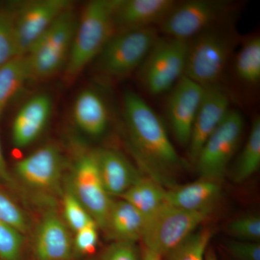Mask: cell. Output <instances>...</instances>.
<instances>
[{"label":"cell","instance_id":"obj_1","mask_svg":"<svg viewBox=\"0 0 260 260\" xmlns=\"http://www.w3.org/2000/svg\"><path fill=\"white\" fill-rule=\"evenodd\" d=\"M124 119L137 160L150 179L167 189L177 186L176 177L186 167L169 139L161 119L133 91L123 95Z\"/></svg>","mask_w":260,"mask_h":260},{"label":"cell","instance_id":"obj_2","mask_svg":"<svg viewBox=\"0 0 260 260\" xmlns=\"http://www.w3.org/2000/svg\"><path fill=\"white\" fill-rule=\"evenodd\" d=\"M119 0H93L78 16L71 51L63 73L66 81L76 79L93 62L116 32L114 12Z\"/></svg>","mask_w":260,"mask_h":260},{"label":"cell","instance_id":"obj_3","mask_svg":"<svg viewBox=\"0 0 260 260\" xmlns=\"http://www.w3.org/2000/svg\"><path fill=\"white\" fill-rule=\"evenodd\" d=\"M78 16L73 7L61 13L25 54L30 80H43L64 70L71 51Z\"/></svg>","mask_w":260,"mask_h":260},{"label":"cell","instance_id":"obj_4","mask_svg":"<svg viewBox=\"0 0 260 260\" xmlns=\"http://www.w3.org/2000/svg\"><path fill=\"white\" fill-rule=\"evenodd\" d=\"M159 38L155 27L116 32L95 58V68L112 79L124 78L138 70Z\"/></svg>","mask_w":260,"mask_h":260},{"label":"cell","instance_id":"obj_5","mask_svg":"<svg viewBox=\"0 0 260 260\" xmlns=\"http://www.w3.org/2000/svg\"><path fill=\"white\" fill-rule=\"evenodd\" d=\"M213 211H190L166 203L146 219L141 240L145 248L162 257L197 231Z\"/></svg>","mask_w":260,"mask_h":260},{"label":"cell","instance_id":"obj_6","mask_svg":"<svg viewBox=\"0 0 260 260\" xmlns=\"http://www.w3.org/2000/svg\"><path fill=\"white\" fill-rule=\"evenodd\" d=\"M234 49L232 38L217 28L189 41L184 76L203 87L218 85Z\"/></svg>","mask_w":260,"mask_h":260},{"label":"cell","instance_id":"obj_7","mask_svg":"<svg viewBox=\"0 0 260 260\" xmlns=\"http://www.w3.org/2000/svg\"><path fill=\"white\" fill-rule=\"evenodd\" d=\"M188 46L189 41L158 38L138 70L140 82L148 93H167L184 76Z\"/></svg>","mask_w":260,"mask_h":260},{"label":"cell","instance_id":"obj_8","mask_svg":"<svg viewBox=\"0 0 260 260\" xmlns=\"http://www.w3.org/2000/svg\"><path fill=\"white\" fill-rule=\"evenodd\" d=\"M230 3L222 0L178 3L159 25L166 37L190 41L217 25L229 15Z\"/></svg>","mask_w":260,"mask_h":260},{"label":"cell","instance_id":"obj_9","mask_svg":"<svg viewBox=\"0 0 260 260\" xmlns=\"http://www.w3.org/2000/svg\"><path fill=\"white\" fill-rule=\"evenodd\" d=\"M244 124L242 113L231 109L223 122L206 140L195 160L200 178L221 181L239 146Z\"/></svg>","mask_w":260,"mask_h":260},{"label":"cell","instance_id":"obj_10","mask_svg":"<svg viewBox=\"0 0 260 260\" xmlns=\"http://www.w3.org/2000/svg\"><path fill=\"white\" fill-rule=\"evenodd\" d=\"M68 0H30L5 8L13 22L20 55H25L58 17L71 8Z\"/></svg>","mask_w":260,"mask_h":260},{"label":"cell","instance_id":"obj_11","mask_svg":"<svg viewBox=\"0 0 260 260\" xmlns=\"http://www.w3.org/2000/svg\"><path fill=\"white\" fill-rule=\"evenodd\" d=\"M70 191L104 230L113 200L101 179L94 150L84 153L75 162Z\"/></svg>","mask_w":260,"mask_h":260},{"label":"cell","instance_id":"obj_12","mask_svg":"<svg viewBox=\"0 0 260 260\" xmlns=\"http://www.w3.org/2000/svg\"><path fill=\"white\" fill-rule=\"evenodd\" d=\"M204 87L183 76L171 90L167 104L168 120L176 139L188 146Z\"/></svg>","mask_w":260,"mask_h":260},{"label":"cell","instance_id":"obj_13","mask_svg":"<svg viewBox=\"0 0 260 260\" xmlns=\"http://www.w3.org/2000/svg\"><path fill=\"white\" fill-rule=\"evenodd\" d=\"M64 158L54 145H47L16 162L15 174L25 185L44 191H54L60 184Z\"/></svg>","mask_w":260,"mask_h":260},{"label":"cell","instance_id":"obj_14","mask_svg":"<svg viewBox=\"0 0 260 260\" xmlns=\"http://www.w3.org/2000/svg\"><path fill=\"white\" fill-rule=\"evenodd\" d=\"M230 104L229 94L220 84L204 87L188 145L191 161L195 162L206 140L226 117L232 109Z\"/></svg>","mask_w":260,"mask_h":260},{"label":"cell","instance_id":"obj_15","mask_svg":"<svg viewBox=\"0 0 260 260\" xmlns=\"http://www.w3.org/2000/svg\"><path fill=\"white\" fill-rule=\"evenodd\" d=\"M177 3L174 0H119L114 12L116 32L159 25Z\"/></svg>","mask_w":260,"mask_h":260},{"label":"cell","instance_id":"obj_16","mask_svg":"<svg viewBox=\"0 0 260 260\" xmlns=\"http://www.w3.org/2000/svg\"><path fill=\"white\" fill-rule=\"evenodd\" d=\"M52 101L47 94L30 98L19 109L12 126L13 144L19 148L31 145L42 134L50 119Z\"/></svg>","mask_w":260,"mask_h":260},{"label":"cell","instance_id":"obj_17","mask_svg":"<svg viewBox=\"0 0 260 260\" xmlns=\"http://www.w3.org/2000/svg\"><path fill=\"white\" fill-rule=\"evenodd\" d=\"M38 260H69L73 254V239L67 224L56 213L44 215L34 241Z\"/></svg>","mask_w":260,"mask_h":260},{"label":"cell","instance_id":"obj_18","mask_svg":"<svg viewBox=\"0 0 260 260\" xmlns=\"http://www.w3.org/2000/svg\"><path fill=\"white\" fill-rule=\"evenodd\" d=\"M94 153L99 175L110 197L119 198L143 177L141 173L119 152L101 148L94 150Z\"/></svg>","mask_w":260,"mask_h":260},{"label":"cell","instance_id":"obj_19","mask_svg":"<svg viewBox=\"0 0 260 260\" xmlns=\"http://www.w3.org/2000/svg\"><path fill=\"white\" fill-rule=\"evenodd\" d=\"M218 181L200 178L192 183L167 189L166 203L180 209L200 211L213 209L221 194Z\"/></svg>","mask_w":260,"mask_h":260},{"label":"cell","instance_id":"obj_20","mask_svg":"<svg viewBox=\"0 0 260 260\" xmlns=\"http://www.w3.org/2000/svg\"><path fill=\"white\" fill-rule=\"evenodd\" d=\"M73 120L85 134L100 137L107 131L109 112L101 94L93 89H84L73 103Z\"/></svg>","mask_w":260,"mask_h":260},{"label":"cell","instance_id":"obj_21","mask_svg":"<svg viewBox=\"0 0 260 260\" xmlns=\"http://www.w3.org/2000/svg\"><path fill=\"white\" fill-rule=\"evenodd\" d=\"M146 218L125 200H113L104 230L114 242L136 243L144 232Z\"/></svg>","mask_w":260,"mask_h":260},{"label":"cell","instance_id":"obj_22","mask_svg":"<svg viewBox=\"0 0 260 260\" xmlns=\"http://www.w3.org/2000/svg\"><path fill=\"white\" fill-rule=\"evenodd\" d=\"M167 190L153 179L142 177L119 198L133 205L147 219L167 203Z\"/></svg>","mask_w":260,"mask_h":260},{"label":"cell","instance_id":"obj_23","mask_svg":"<svg viewBox=\"0 0 260 260\" xmlns=\"http://www.w3.org/2000/svg\"><path fill=\"white\" fill-rule=\"evenodd\" d=\"M30 80L25 55L15 56L0 65V116L8 104Z\"/></svg>","mask_w":260,"mask_h":260},{"label":"cell","instance_id":"obj_24","mask_svg":"<svg viewBox=\"0 0 260 260\" xmlns=\"http://www.w3.org/2000/svg\"><path fill=\"white\" fill-rule=\"evenodd\" d=\"M260 167V119L253 121L248 139L232 172L233 180L242 183L254 175Z\"/></svg>","mask_w":260,"mask_h":260},{"label":"cell","instance_id":"obj_25","mask_svg":"<svg viewBox=\"0 0 260 260\" xmlns=\"http://www.w3.org/2000/svg\"><path fill=\"white\" fill-rule=\"evenodd\" d=\"M235 71L244 83L255 85L260 80V39L251 37L243 44L235 61Z\"/></svg>","mask_w":260,"mask_h":260},{"label":"cell","instance_id":"obj_26","mask_svg":"<svg viewBox=\"0 0 260 260\" xmlns=\"http://www.w3.org/2000/svg\"><path fill=\"white\" fill-rule=\"evenodd\" d=\"M212 236L213 232L210 229L195 231L180 244L162 256V260H205Z\"/></svg>","mask_w":260,"mask_h":260},{"label":"cell","instance_id":"obj_27","mask_svg":"<svg viewBox=\"0 0 260 260\" xmlns=\"http://www.w3.org/2000/svg\"><path fill=\"white\" fill-rule=\"evenodd\" d=\"M62 207L65 223L75 233L90 224L96 223L71 191L65 193Z\"/></svg>","mask_w":260,"mask_h":260},{"label":"cell","instance_id":"obj_28","mask_svg":"<svg viewBox=\"0 0 260 260\" xmlns=\"http://www.w3.org/2000/svg\"><path fill=\"white\" fill-rule=\"evenodd\" d=\"M20 56L13 22L5 8H0V65Z\"/></svg>","mask_w":260,"mask_h":260},{"label":"cell","instance_id":"obj_29","mask_svg":"<svg viewBox=\"0 0 260 260\" xmlns=\"http://www.w3.org/2000/svg\"><path fill=\"white\" fill-rule=\"evenodd\" d=\"M23 235L0 220V257L20 260L23 247Z\"/></svg>","mask_w":260,"mask_h":260},{"label":"cell","instance_id":"obj_30","mask_svg":"<svg viewBox=\"0 0 260 260\" xmlns=\"http://www.w3.org/2000/svg\"><path fill=\"white\" fill-rule=\"evenodd\" d=\"M0 220L23 235L28 232L29 222L25 213L11 198L2 191H0Z\"/></svg>","mask_w":260,"mask_h":260},{"label":"cell","instance_id":"obj_31","mask_svg":"<svg viewBox=\"0 0 260 260\" xmlns=\"http://www.w3.org/2000/svg\"><path fill=\"white\" fill-rule=\"evenodd\" d=\"M226 230L238 240L259 242L260 217L251 214L239 217L228 224Z\"/></svg>","mask_w":260,"mask_h":260},{"label":"cell","instance_id":"obj_32","mask_svg":"<svg viewBox=\"0 0 260 260\" xmlns=\"http://www.w3.org/2000/svg\"><path fill=\"white\" fill-rule=\"evenodd\" d=\"M98 229L97 224L93 223L75 233L73 239V253L80 255H88L93 253L99 242Z\"/></svg>","mask_w":260,"mask_h":260},{"label":"cell","instance_id":"obj_33","mask_svg":"<svg viewBox=\"0 0 260 260\" xmlns=\"http://www.w3.org/2000/svg\"><path fill=\"white\" fill-rule=\"evenodd\" d=\"M99 260H142V254L136 243L118 241L107 247Z\"/></svg>","mask_w":260,"mask_h":260},{"label":"cell","instance_id":"obj_34","mask_svg":"<svg viewBox=\"0 0 260 260\" xmlns=\"http://www.w3.org/2000/svg\"><path fill=\"white\" fill-rule=\"evenodd\" d=\"M225 247L236 260H260L259 242L232 240L226 243Z\"/></svg>","mask_w":260,"mask_h":260},{"label":"cell","instance_id":"obj_35","mask_svg":"<svg viewBox=\"0 0 260 260\" xmlns=\"http://www.w3.org/2000/svg\"><path fill=\"white\" fill-rule=\"evenodd\" d=\"M13 184L14 180L8 170L0 142V185L12 186Z\"/></svg>","mask_w":260,"mask_h":260},{"label":"cell","instance_id":"obj_36","mask_svg":"<svg viewBox=\"0 0 260 260\" xmlns=\"http://www.w3.org/2000/svg\"><path fill=\"white\" fill-rule=\"evenodd\" d=\"M142 260H162V256L144 246L142 252Z\"/></svg>","mask_w":260,"mask_h":260},{"label":"cell","instance_id":"obj_37","mask_svg":"<svg viewBox=\"0 0 260 260\" xmlns=\"http://www.w3.org/2000/svg\"><path fill=\"white\" fill-rule=\"evenodd\" d=\"M205 260H218L217 258L216 254L213 249H208L207 251L206 256H205Z\"/></svg>","mask_w":260,"mask_h":260}]
</instances>
